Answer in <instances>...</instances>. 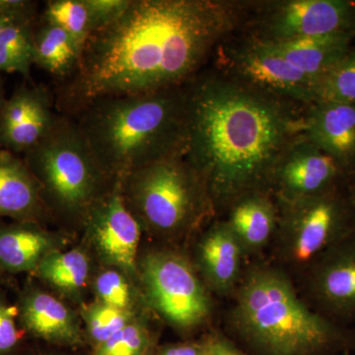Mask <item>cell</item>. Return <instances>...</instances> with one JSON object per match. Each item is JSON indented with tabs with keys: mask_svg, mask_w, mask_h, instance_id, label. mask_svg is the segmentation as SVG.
Segmentation results:
<instances>
[{
	"mask_svg": "<svg viewBox=\"0 0 355 355\" xmlns=\"http://www.w3.org/2000/svg\"><path fill=\"white\" fill-rule=\"evenodd\" d=\"M55 96L44 85L21 84L0 113V148L25 155L50 133L58 118Z\"/></svg>",
	"mask_w": 355,
	"mask_h": 355,
	"instance_id": "14",
	"label": "cell"
},
{
	"mask_svg": "<svg viewBox=\"0 0 355 355\" xmlns=\"http://www.w3.org/2000/svg\"><path fill=\"white\" fill-rule=\"evenodd\" d=\"M307 272L318 312L340 324L355 318V232L321 254Z\"/></svg>",
	"mask_w": 355,
	"mask_h": 355,
	"instance_id": "12",
	"label": "cell"
},
{
	"mask_svg": "<svg viewBox=\"0 0 355 355\" xmlns=\"http://www.w3.org/2000/svg\"><path fill=\"white\" fill-rule=\"evenodd\" d=\"M80 230L81 244L93 260L100 266L121 270L139 286V243L144 231L125 205L120 180L95 203Z\"/></svg>",
	"mask_w": 355,
	"mask_h": 355,
	"instance_id": "9",
	"label": "cell"
},
{
	"mask_svg": "<svg viewBox=\"0 0 355 355\" xmlns=\"http://www.w3.org/2000/svg\"><path fill=\"white\" fill-rule=\"evenodd\" d=\"M7 98L6 97V89H4V79L0 77V113L6 104Z\"/></svg>",
	"mask_w": 355,
	"mask_h": 355,
	"instance_id": "35",
	"label": "cell"
},
{
	"mask_svg": "<svg viewBox=\"0 0 355 355\" xmlns=\"http://www.w3.org/2000/svg\"><path fill=\"white\" fill-rule=\"evenodd\" d=\"M16 306L18 324L24 335L55 347L86 345L78 310L32 280L21 289Z\"/></svg>",
	"mask_w": 355,
	"mask_h": 355,
	"instance_id": "13",
	"label": "cell"
},
{
	"mask_svg": "<svg viewBox=\"0 0 355 355\" xmlns=\"http://www.w3.org/2000/svg\"><path fill=\"white\" fill-rule=\"evenodd\" d=\"M51 220L42 197L41 188L24 159L0 148V221Z\"/></svg>",
	"mask_w": 355,
	"mask_h": 355,
	"instance_id": "19",
	"label": "cell"
},
{
	"mask_svg": "<svg viewBox=\"0 0 355 355\" xmlns=\"http://www.w3.org/2000/svg\"><path fill=\"white\" fill-rule=\"evenodd\" d=\"M232 77L282 99L314 103L317 81L273 53L265 44L250 39L230 53Z\"/></svg>",
	"mask_w": 355,
	"mask_h": 355,
	"instance_id": "11",
	"label": "cell"
},
{
	"mask_svg": "<svg viewBox=\"0 0 355 355\" xmlns=\"http://www.w3.org/2000/svg\"><path fill=\"white\" fill-rule=\"evenodd\" d=\"M139 286L149 310L182 333L205 326L212 314L210 291L193 261L173 249L139 254Z\"/></svg>",
	"mask_w": 355,
	"mask_h": 355,
	"instance_id": "7",
	"label": "cell"
},
{
	"mask_svg": "<svg viewBox=\"0 0 355 355\" xmlns=\"http://www.w3.org/2000/svg\"><path fill=\"white\" fill-rule=\"evenodd\" d=\"M72 241L69 231L51 230L31 221H0V273L31 275L44 258Z\"/></svg>",
	"mask_w": 355,
	"mask_h": 355,
	"instance_id": "16",
	"label": "cell"
},
{
	"mask_svg": "<svg viewBox=\"0 0 355 355\" xmlns=\"http://www.w3.org/2000/svg\"><path fill=\"white\" fill-rule=\"evenodd\" d=\"M83 51L58 26L40 19L34 32V65L53 76L57 84L76 73Z\"/></svg>",
	"mask_w": 355,
	"mask_h": 355,
	"instance_id": "23",
	"label": "cell"
},
{
	"mask_svg": "<svg viewBox=\"0 0 355 355\" xmlns=\"http://www.w3.org/2000/svg\"><path fill=\"white\" fill-rule=\"evenodd\" d=\"M184 158L202 180L214 212L250 193H272L273 173L302 133L293 103L231 76L186 85Z\"/></svg>",
	"mask_w": 355,
	"mask_h": 355,
	"instance_id": "2",
	"label": "cell"
},
{
	"mask_svg": "<svg viewBox=\"0 0 355 355\" xmlns=\"http://www.w3.org/2000/svg\"><path fill=\"white\" fill-rule=\"evenodd\" d=\"M120 183L125 205L144 233L163 241L190 237L214 214L202 180L183 156L144 166Z\"/></svg>",
	"mask_w": 355,
	"mask_h": 355,
	"instance_id": "6",
	"label": "cell"
},
{
	"mask_svg": "<svg viewBox=\"0 0 355 355\" xmlns=\"http://www.w3.org/2000/svg\"><path fill=\"white\" fill-rule=\"evenodd\" d=\"M308 107L302 135L340 167L355 164V104L315 102Z\"/></svg>",
	"mask_w": 355,
	"mask_h": 355,
	"instance_id": "18",
	"label": "cell"
},
{
	"mask_svg": "<svg viewBox=\"0 0 355 355\" xmlns=\"http://www.w3.org/2000/svg\"><path fill=\"white\" fill-rule=\"evenodd\" d=\"M245 256L227 222L216 221L198 238L193 261L209 291L228 296L239 286Z\"/></svg>",
	"mask_w": 355,
	"mask_h": 355,
	"instance_id": "17",
	"label": "cell"
},
{
	"mask_svg": "<svg viewBox=\"0 0 355 355\" xmlns=\"http://www.w3.org/2000/svg\"><path fill=\"white\" fill-rule=\"evenodd\" d=\"M146 355H156V350H154L153 352H149V354H147Z\"/></svg>",
	"mask_w": 355,
	"mask_h": 355,
	"instance_id": "38",
	"label": "cell"
},
{
	"mask_svg": "<svg viewBox=\"0 0 355 355\" xmlns=\"http://www.w3.org/2000/svg\"><path fill=\"white\" fill-rule=\"evenodd\" d=\"M186 85L101 98L74 116L79 132L112 179H123L163 159L184 157Z\"/></svg>",
	"mask_w": 355,
	"mask_h": 355,
	"instance_id": "3",
	"label": "cell"
},
{
	"mask_svg": "<svg viewBox=\"0 0 355 355\" xmlns=\"http://www.w3.org/2000/svg\"><path fill=\"white\" fill-rule=\"evenodd\" d=\"M38 21V17L15 20L0 32V73H19L31 80Z\"/></svg>",
	"mask_w": 355,
	"mask_h": 355,
	"instance_id": "24",
	"label": "cell"
},
{
	"mask_svg": "<svg viewBox=\"0 0 355 355\" xmlns=\"http://www.w3.org/2000/svg\"><path fill=\"white\" fill-rule=\"evenodd\" d=\"M233 296L231 328L257 355H335L354 340L342 324L301 300L277 266L250 268Z\"/></svg>",
	"mask_w": 355,
	"mask_h": 355,
	"instance_id": "4",
	"label": "cell"
},
{
	"mask_svg": "<svg viewBox=\"0 0 355 355\" xmlns=\"http://www.w3.org/2000/svg\"><path fill=\"white\" fill-rule=\"evenodd\" d=\"M14 284L13 277H6V275L0 273V288L1 287H12Z\"/></svg>",
	"mask_w": 355,
	"mask_h": 355,
	"instance_id": "36",
	"label": "cell"
},
{
	"mask_svg": "<svg viewBox=\"0 0 355 355\" xmlns=\"http://www.w3.org/2000/svg\"><path fill=\"white\" fill-rule=\"evenodd\" d=\"M275 202L277 253L294 268L307 270L324 252L354 232L349 207L333 188L311 197Z\"/></svg>",
	"mask_w": 355,
	"mask_h": 355,
	"instance_id": "8",
	"label": "cell"
},
{
	"mask_svg": "<svg viewBox=\"0 0 355 355\" xmlns=\"http://www.w3.org/2000/svg\"><path fill=\"white\" fill-rule=\"evenodd\" d=\"M23 159L40 184L51 220L64 230H80L95 203L118 181L104 171L76 121L64 114Z\"/></svg>",
	"mask_w": 355,
	"mask_h": 355,
	"instance_id": "5",
	"label": "cell"
},
{
	"mask_svg": "<svg viewBox=\"0 0 355 355\" xmlns=\"http://www.w3.org/2000/svg\"><path fill=\"white\" fill-rule=\"evenodd\" d=\"M94 300L116 309L130 312H151L139 284L125 273L108 266H100L91 280Z\"/></svg>",
	"mask_w": 355,
	"mask_h": 355,
	"instance_id": "25",
	"label": "cell"
},
{
	"mask_svg": "<svg viewBox=\"0 0 355 355\" xmlns=\"http://www.w3.org/2000/svg\"><path fill=\"white\" fill-rule=\"evenodd\" d=\"M242 14L239 3L220 0H132L91 36L76 73L58 84V113L73 119L101 98L183 87Z\"/></svg>",
	"mask_w": 355,
	"mask_h": 355,
	"instance_id": "1",
	"label": "cell"
},
{
	"mask_svg": "<svg viewBox=\"0 0 355 355\" xmlns=\"http://www.w3.org/2000/svg\"><path fill=\"white\" fill-rule=\"evenodd\" d=\"M27 355H69V354H62V352H49V350H46V352H32V354H29Z\"/></svg>",
	"mask_w": 355,
	"mask_h": 355,
	"instance_id": "37",
	"label": "cell"
},
{
	"mask_svg": "<svg viewBox=\"0 0 355 355\" xmlns=\"http://www.w3.org/2000/svg\"><path fill=\"white\" fill-rule=\"evenodd\" d=\"M342 167L335 159L300 135L279 159L272 182L275 200L307 198L330 190Z\"/></svg>",
	"mask_w": 355,
	"mask_h": 355,
	"instance_id": "15",
	"label": "cell"
},
{
	"mask_svg": "<svg viewBox=\"0 0 355 355\" xmlns=\"http://www.w3.org/2000/svg\"><path fill=\"white\" fill-rule=\"evenodd\" d=\"M17 306L11 304L0 288V355H21L24 335L17 321Z\"/></svg>",
	"mask_w": 355,
	"mask_h": 355,
	"instance_id": "30",
	"label": "cell"
},
{
	"mask_svg": "<svg viewBox=\"0 0 355 355\" xmlns=\"http://www.w3.org/2000/svg\"><path fill=\"white\" fill-rule=\"evenodd\" d=\"M355 33V6L340 0L270 2L259 16L254 40L280 43Z\"/></svg>",
	"mask_w": 355,
	"mask_h": 355,
	"instance_id": "10",
	"label": "cell"
},
{
	"mask_svg": "<svg viewBox=\"0 0 355 355\" xmlns=\"http://www.w3.org/2000/svg\"><path fill=\"white\" fill-rule=\"evenodd\" d=\"M93 266L92 256L80 244L49 254L30 275L62 300L79 306L90 291Z\"/></svg>",
	"mask_w": 355,
	"mask_h": 355,
	"instance_id": "20",
	"label": "cell"
},
{
	"mask_svg": "<svg viewBox=\"0 0 355 355\" xmlns=\"http://www.w3.org/2000/svg\"><path fill=\"white\" fill-rule=\"evenodd\" d=\"M203 355H248L225 336L212 331L202 338Z\"/></svg>",
	"mask_w": 355,
	"mask_h": 355,
	"instance_id": "33",
	"label": "cell"
},
{
	"mask_svg": "<svg viewBox=\"0 0 355 355\" xmlns=\"http://www.w3.org/2000/svg\"><path fill=\"white\" fill-rule=\"evenodd\" d=\"M40 19L62 28L81 51L93 35L90 15L84 0L46 1Z\"/></svg>",
	"mask_w": 355,
	"mask_h": 355,
	"instance_id": "27",
	"label": "cell"
},
{
	"mask_svg": "<svg viewBox=\"0 0 355 355\" xmlns=\"http://www.w3.org/2000/svg\"><path fill=\"white\" fill-rule=\"evenodd\" d=\"M354 35L345 33L280 43H261L317 81L349 50L350 40Z\"/></svg>",
	"mask_w": 355,
	"mask_h": 355,
	"instance_id": "22",
	"label": "cell"
},
{
	"mask_svg": "<svg viewBox=\"0 0 355 355\" xmlns=\"http://www.w3.org/2000/svg\"><path fill=\"white\" fill-rule=\"evenodd\" d=\"M315 102L355 104V51H347L318 79Z\"/></svg>",
	"mask_w": 355,
	"mask_h": 355,
	"instance_id": "28",
	"label": "cell"
},
{
	"mask_svg": "<svg viewBox=\"0 0 355 355\" xmlns=\"http://www.w3.org/2000/svg\"><path fill=\"white\" fill-rule=\"evenodd\" d=\"M228 209L226 222L246 256L258 253L275 237L279 207L270 193H250L236 200Z\"/></svg>",
	"mask_w": 355,
	"mask_h": 355,
	"instance_id": "21",
	"label": "cell"
},
{
	"mask_svg": "<svg viewBox=\"0 0 355 355\" xmlns=\"http://www.w3.org/2000/svg\"><path fill=\"white\" fill-rule=\"evenodd\" d=\"M38 3L29 0H0V32L13 21L38 17Z\"/></svg>",
	"mask_w": 355,
	"mask_h": 355,
	"instance_id": "32",
	"label": "cell"
},
{
	"mask_svg": "<svg viewBox=\"0 0 355 355\" xmlns=\"http://www.w3.org/2000/svg\"><path fill=\"white\" fill-rule=\"evenodd\" d=\"M77 310L83 320L85 342L91 349L106 342L140 315L147 313L116 309L97 300L84 302Z\"/></svg>",
	"mask_w": 355,
	"mask_h": 355,
	"instance_id": "26",
	"label": "cell"
},
{
	"mask_svg": "<svg viewBox=\"0 0 355 355\" xmlns=\"http://www.w3.org/2000/svg\"><path fill=\"white\" fill-rule=\"evenodd\" d=\"M132 0H84L90 15L93 34L121 17Z\"/></svg>",
	"mask_w": 355,
	"mask_h": 355,
	"instance_id": "31",
	"label": "cell"
},
{
	"mask_svg": "<svg viewBox=\"0 0 355 355\" xmlns=\"http://www.w3.org/2000/svg\"><path fill=\"white\" fill-rule=\"evenodd\" d=\"M202 340L169 343L156 350V355H203Z\"/></svg>",
	"mask_w": 355,
	"mask_h": 355,
	"instance_id": "34",
	"label": "cell"
},
{
	"mask_svg": "<svg viewBox=\"0 0 355 355\" xmlns=\"http://www.w3.org/2000/svg\"><path fill=\"white\" fill-rule=\"evenodd\" d=\"M148 313L93 347L91 355H146L156 350V336L149 324Z\"/></svg>",
	"mask_w": 355,
	"mask_h": 355,
	"instance_id": "29",
	"label": "cell"
}]
</instances>
